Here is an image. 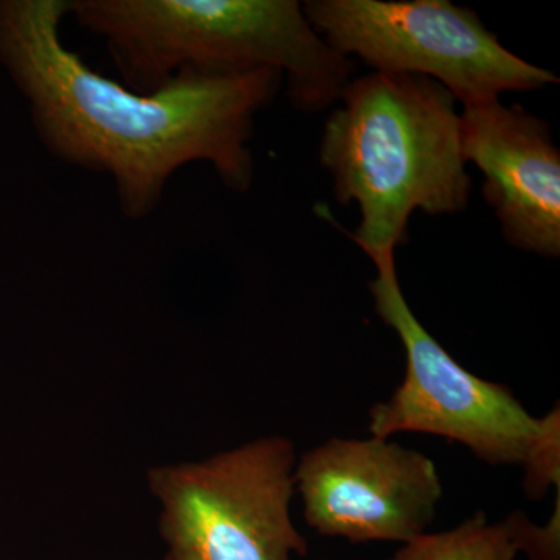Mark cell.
Wrapping results in <instances>:
<instances>
[{"instance_id": "5", "label": "cell", "mask_w": 560, "mask_h": 560, "mask_svg": "<svg viewBox=\"0 0 560 560\" xmlns=\"http://www.w3.org/2000/svg\"><path fill=\"white\" fill-rule=\"evenodd\" d=\"M302 9L342 57L374 72L425 77L463 105L559 83L508 50L474 10L448 0H308Z\"/></svg>"}, {"instance_id": "3", "label": "cell", "mask_w": 560, "mask_h": 560, "mask_svg": "<svg viewBox=\"0 0 560 560\" xmlns=\"http://www.w3.org/2000/svg\"><path fill=\"white\" fill-rule=\"evenodd\" d=\"M324 125L319 162L342 206L361 220L353 241L374 265L408 242L416 210L453 215L469 206L455 97L425 77L371 72L350 80Z\"/></svg>"}, {"instance_id": "10", "label": "cell", "mask_w": 560, "mask_h": 560, "mask_svg": "<svg viewBox=\"0 0 560 560\" xmlns=\"http://www.w3.org/2000/svg\"><path fill=\"white\" fill-rule=\"evenodd\" d=\"M525 490L530 499H540L551 486L560 489L559 407L548 412L547 427L525 466Z\"/></svg>"}, {"instance_id": "2", "label": "cell", "mask_w": 560, "mask_h": 560, "mask_svg": "<svg viewBox=\"0 0 560 560\" xmlns=\"http://www.w3.org/2000/svg\"><path fill=\"white\" fill-rule=\"evenodd\" d=\"M69 18L105 40L120 83L140 94L183 73H282L291 105L340 102L353 62L313 28L298 0H69Z\"/></svg>"}, {"instance_id": "1", "label": "cell", "mask_w": 560, "mask_h": 560, "mask_svg": "<svg viewBox=\"0 0 560 560\" xmlns=\"http://www.w3.org/2000/svg\"><path fill=\"white\" fill-rule=\"evenodd\" d=\"M66 18L69 0H0V66L50 156L108 176L132 221L153 215L173 176L195 162L228 189H250L256 117L278 97L282 73H183L140 94L66 46Z\"/></svg>"}, {"instance_id": "9", "label": "cell", "mask_w": 560, "mask_h": 560, "mask_svg": "<svg viewBox=\"0 0 560 560\" xmlns=\"http://www.w3.org/2000/svg\"><path fill=\"white\" fill-rule=\"evenodd\" d=\"M559 550L560 495H556L555 514L544 528L522 512L499 523L477 512L451 530L420 534L390 560H515L518 552H526L530 560H559Z\"/></svg>"}, {"instance_id": "6", "label": "cell", "mask_w": 560, "mask_h": 560, "mask_svg": "<svg viewBox=\"0 0 560 560\" xmlns=\"http://www.w3.org/2000/svg\"><path fill=\"white\" fill-rule=\"evenodd\" d=\"M370 283L375 312L399 335L407 372L399 388L370 411V431L390 438L400 431L436 434L459 442L493 466H525L547 427L510 388L464 370L416 318L401 293L396 260L375 265Z\"/></svg>"}, {"instance_id": "8", "label": "cell", "mask_w": 560, "mask_h": 560, "mask_svg": "<svg viewBox=\"0 0 560 560\" xmlns=\"http://www.w3.org/2000/svg\"><path fill=\"white\" fill-rule=\"evenodd\" d=\"M460 151L514 248L560 256V153L548 121L500 98L464 103Z\"/></svg>"}, {"instance_id": "4", "label": "cell", "mask_w": 560, "mask_h": 560, "mask_svg": "<svg viewBox=\"0 0 560 560\" xmlns=\"http://www.w3.org/2000/svg\"><path fill=\"white\" fill-rule=\"evenodd\" d=\"M296 451L287 438H260L198 463L151 467L161 506L164 560H291L307 540L291 521Z\"/></svg>"}, {"instance_id": "7", "label": "cell", "mask_w": 560, "mask_h": 560, "mask_svg": "<svg viewBox=\"0 0 560 560\" xmlns=\"http://www.w3.org/2000/svg\"><path fill=\"white\" fill-rule=\"evenodd\" d=\"M294 481L308 525L352 544H407L427 533L442 499L433 460L389 438L316 445L298 460Z\"/></svg>"}]
</instances>
